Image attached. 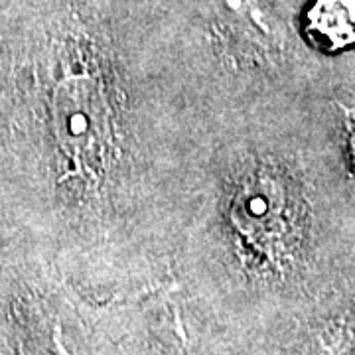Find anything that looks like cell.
I'll list each match as a JSON object with an SVG mask.
<instances>
[{
  "instance_id": "obj_3",
  "label": "cell",
  "mask_w": 355,
  "mask_h": 355,
  "mask_svg": "<svg viewBox=\"0 0 355 355\" xmlns=\"http://www.w3.org/2000/svg\"><path fill=\"white\" fill-rule=\"evenodd\" d=\"M347 142H349V156L355 168V109L347 111Z\"/></svg>"
},
{
  "instance_id": "obj_2",
  "label": "cell",
  "mask_w": 355,
  "mask_h": 355,
  "mask_svg": "<svg viewBox=\"0 0 355 355\" xmlns=\"http://www.w3.org/2000/svg\"><path fill=\"white\" fill-rule=\"evenodd\" d=\"M304 36L324 53L355 46V0H312L304 14Z\"/></svg>"
},
{
  "instance_id": "obj_1",
  "label": "cell",
  "mask_w": 355,
  "mask_h": 355,
  "mask_svg": "<svg viewBox=\"0 0 355 355\" xmlns=\"http://www.w3.org/2000/svg\"><path fill=\"white\" fill-rule=\"evenodd\" d=\"M55 125L64 150L87 166L103 160L107 150V116L101 95L87 81H65L55 97Z\"/></svg>"
}]
</instances>
